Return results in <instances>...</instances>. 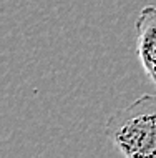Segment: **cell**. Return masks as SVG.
I'll return each instance as SVG.
<instances>
[{
  "label": "cell",
  "instance_id": "obj_1",
  "mask_svg": "<svg viewBox=\"0 0 156 158\" xmlns=\"http://www.w3.org/2000/svg\"><path fill=\"white\" fill-rule=\"evenodd\" d=\"M105 133L126 158H156V95H141L110 115Z\"/></svg>",
  "mask_w": 156,
  "mask_h": 158
},
{
  "label": "cell",
  "instance_id": "obj_2",
  "mask_svg": "<svg viewBox=\"0 0 156 158\" xmlns=\"http://www.w3.org/2000/svg\"><path fill=\"white\" fill-rule=\"evenodd\" d=\"M136 32V55L143 72L156 88V5L141 8L134 23Z\"/></svg>",
  "mask_w": 156,
  "mask_h": 158
}]
</instances>
